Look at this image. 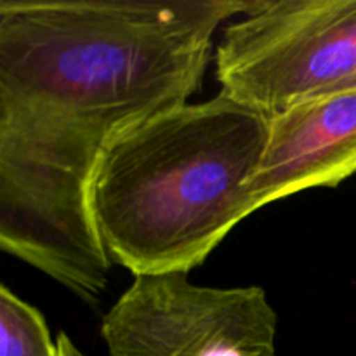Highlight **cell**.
Listing matches in <instances>:
<instances>
[{"mask_svg": "<svg viewBox=\"0 0 356 356\" xmlns=\"http://www.w3.org/2000/svg\"><path fill=\"white\" fill-rule=\"evenodd\" d=\"M356 174V87L301 101L268 118L259 167L247 184L252 212Z\"/></svg>", "mask_w": 356, "mask_h": 356, "instance_id": "5b68a950", "label": "cell"}, {"mask_svg": "<svg viewBox=\"0 0 356 356\" xmlns=\"http://www.w3.org/2000/svg\"><path fill=\"white\" fill-rule=\"evenodd\" d=\"M268 117L219 92L149 118L104 156L90 197L113 263L139 275L190 273L254 214L247 184Z\"/></svg>", "mask_w": 356, "mask_h": 356, "instance_id": "7a4b0ae2", "label": "cell"}, {"mask_svg": "<svg viewBox=\"0 0 356 356\" xmlns=\"http://www.w3.org/2000/svg\"><path fill=\"white\" fill-rule=\"evenodd\" d=\"M353 87H356V72H355V75L351 76V80L348 82V86L344 87V89H353Z\"/></svg>", "mask_w": 356, "mask_h": 356, "instance_id": "ba28073f", "label": "cell"}, {"mask_svg": "<svg viewBox=\"0 0 356 356\" xmlns=\"http://www.w3.org/2000/svg\"><path fill=\"white\" fill-rule=\"evenodd\" d=\"M278 315L264 289L204 287L186 273L139 275L108 309V356H277Z\"/></svg>", "mask_w": 356, "mask_h": 356, "instance_id": "277c9868", "label": "cell"}, {"mask_svg": "<svg viewBox=\"0 0 356 356\" xmlns=\"http://www.w3.org/2000/svg\"><path fill=\"white\" fill-rule=\"evenodd\" d=\"M44 315L35 306L0 287V356H56Z\"/></svg>", "mask_w": 356, "mask_h": 356, "instance_id": "8992f818", "label": "cell"}, {"mask_svg": "<svg viewBox=\"0 0 356 356\" xmlns=\"http://www.w3.org/2000/svg\"><path fill=\"white\" fill-rule=\"evenodd\" d=\"M356 72V0H257L216 49L221 92L273 117L343 90Z\"/></svg>", "mask_w": 356, "mask_h": 356, "instance_id": "3957f363", "label": "cell"}, {"mask_svg": "<svg viewBox=\"0 0 356 356\" xmlns=\"http://www.w3.org/2000/svg\"><path fill=\"white\" fill-rule=\"evenodd\" d=\"M56 346H58V355L56 356H86L66 334H59L58 339H56Z\"/></svg>", "mask_w": 356, "mask_h": 356, "instance_id": "52a82bcc", "label": "cell"}, {"mask_svg": "<svg viewBox=\"0 0 356 356\" xmlns=\"http://www.w3.org/2000/svg\"><path fill=\"white\" fill-rule=\"evenodd\" d=\"M257 0H0V249L83 302L113 261L99 165L200 89L218 28Z\"/></svg>", "mask_w": 356, "mask_h": 356, "instance_id": "6da1fadb", "label": "cell"}]
</instances>
